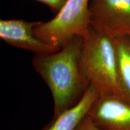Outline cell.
Masks as SVG:
<instances>
[{
  "label": "cell",
  "mask_w": 130,
  "mask_h": 130,
  "mask_svg": "<svg viewBox=\"0 0 130 130\" xmlns=\"http://www.w3.org/2000/svg\"><path fill=\"white\" fill-rule=\"evenodd\" d=\"M83 42L84 37L76 36L56 53L35 54L32 58L34 69L53 96V118L77 104L90 86L81 69Z\"/></svg>",
  "instance_id": "1"
},
{
  "label": "cell",
  "mask_w": 130,
  "mask_h": 130,
  "mask_svg": "<svg viewBox=\"0 0 130 130\" xmlns=\"http://www.w3.org/2000/svg\"><path fill=\"white\" fill-rule=\"evenodd\" d=\"M80 66L84 77L100 95H116L122 97L119 85L113 40L98 33L90 26L84 37Z\"/></svg>",
  "instance_id": "2"
},
{
  "label": "cell",
  "mask_w": 130,
  "mask_h": 130,
  "mask_svg": "<svg viewBox=\"0 0 130 130\" xmlns=\"http://www.w3.org/2000/svg\"><path fill=\"white\" fill-rule=\"evenodd\" d=\"M90 0H67L53 19L39 22L34 28L36 37L61 50L76 36L84 37L90 27Z\"/></svg>",
  "instance_id": "3"
},
{
  "label": "cell",
  "mask_w": 130,
  "mask_h": 130,
  "mask_svg": "<svg viewBox=\"0 0 130 130\" xmlns=\"http://www.w3.org/2000/svg\"><path fill=\"white\" fill-rule=\"evenodd\" d=\"M90 26L112 39L130 36V0H90Z\"/></svg>",
  "instance_id": "4"
},
{
  "label": "cell",
  "mask_w": 130,
  "mask_h": 130,
  "mask_svg": "<svg viewBox=\"0 0 130 130\" xmlns=\"http://www.w3.org/2000/svg\"><path fill=\"white\" fill-rule=\"evenodd\" d=\"M105 130H130V101L116 95H101L88 113Z\"/></svg>",
  "instance_id": "5"
},
{
  "label": "cell",
  "mask_w": 130,
  "mask_h": 130,
  "mask_svg": "<svg viewBox=\"0 0 130 130\" xmlns=\"http://www.w3.org/2000/svg\"><path fill=\"white\" fill-rule=\"evenodd\" d=\"M39 22L23 19L0 21V37L11 46L31 51L35 54H52L60 49L47 44L36 37L34 28Z\"/></svg>",
  "instance_id": "6"
},
{
  "label": "cell",
  "mask_w": 130,
  "mask_h": 130,
  "mask_svg": "<svg viewBox=\"0 0 130 130\" xmlns=\"http://www.w3.org/2000/svg\"><path fill=\"white\" fill-rule=\"evenodd\" d=\"M100 95L98 91L90 85L77 104L53 118L52 121L37 130H75Z\"/></svg>",
  "instance_id": "7"
},
{
  "label": "cell",
  "mask_w": 130,
  "mask_h": 130,
  "mask_svg": "<svg viewBox=\"0 0 130 130\" xmlns=\"http://www.w3.org/2000/svg\"><path fill=\"white\" fill-rule=\"evenodd\" d=\"M119 85L122 97L130 101V36L113 39Z\"/></svg>",
  "instance_id": "8"
},
{
  "label": "cell",
  "mask_w": 130,
  "mask_h": 130,
  "mask_svg": "<svg viewBox=\"0 0 130 130\" xmlns=\"http://www.w3.org/2000/svg\"><path fill=\"white\" fill-rule=\"evenodd\" d=\"M75 130H105L98 126L87 114Z\"/></svg>",
  "instance_id": "9"
},
{
  "label": "cell",
  "mask_w": 130,
  "mask_h": 130,
  "mask_svg": "<svg viewBox=\"0 0 130 130\" xmlns=\"http://www.w3.org/2000/svg\"><path fill=\"white\" fill-rule=\"evenodd\" d=\"M48 6L54 13L57 14L62 9L67 0H35Z\"/></svg>",
  "instance_id": "10"
}]
</instances>
